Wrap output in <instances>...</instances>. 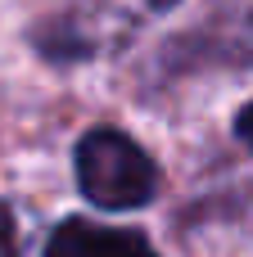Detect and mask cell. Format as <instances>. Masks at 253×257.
<instances>
[{"label": "cell", "instance_id": "6da1fadb", "mask_svg": "<svg viewBox=\"0 0 253 257\" xmlns=\"http://www.w3.org/2000/svg\"><path fill=\"white\" fill-rule=\"evenodd\" d=\"M77 185L95 208L127 212L158 194V167L127 131L95 126L77 145Z\"/></svg>", "mask_w": 253, "mask_h": 257}, {"label": "cell", "instance_id": "7a4b0ae2", "mask_svg": "<svg viewBox=\"0 0 253 257\" xmlns=\"http://www.w3.org/2000/svg\"><path fill=\"white\" fill-rule=\"evenodd\" d=\"M177 0H81L77 14H68L63 54H100L122 45L140 23L158 18Z\"/></svg>", "mask_w": 253, "mask_h": 257}, {"label": "cell", "instance_id": "3957f363", "mask_svg": "<svg viewBox=\"0 0 253 257\" xmlns=\"http://www.w3.org/2000/svg\"><path fill=\"white\" fill-rule=\"evenodd\" d=\"M45 257H158V253L136 230H118V226H100V221L72 217V221H63L50 235Z\"/></svg>", "mask_w": 253, "mask_h": 257}, {"label": "cell", "instance_id": "277c9868", "mask_svg": "<svg viewBox=\"0 0 253 257\" xmlns=\"http://www.w3.org/2000/svg\"><path fill=\"white\" fill-rule=\"evenodd\" d=\"M0 257H18V221L5 203H0Z\"/></svg>", "mask_w": 253, "mask_h": 257}, {"label": "cell", "instance_id": "5b68a950", "mask_svg": "<svg viewBox=\"0 0 253 257\" xmlns=\"http://www.w3.org/2000/svg\"><path fill=\"white\" fill-rule=\"evenodd\" d=\"M235 131H240V140L253 149V104H244V108H240V117H235Z\"/></svg>", "mask_w": 253, "mask_h": 257}, {"label": "cell", "instance_id": "8992f818", "mask_svg": "<svg viewBox=\"0 0 253 257\" xmlns=\"http://www.w3.org/2000/svg\"><path fill=\"white\" fill-rule=\"evenodd\" d=\"M240 59L253 63V14L244 18V32H240Z\"/></svg>", "mask_w": 253, "mask_h": 257}]
</instances>
